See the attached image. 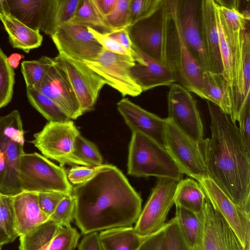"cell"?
Segmentation results:
<instances>
[{"label":"cell","mask_w":250,"mask_h":250,"mask_svg":"<svg viewBox=\"0 0 250 250\" xmlns=\"http://www.w3.org/2000/svg\"><path fill=\"white\" fill-rule=\"evenodd\" d=\"M72 194L76 202L75 224L84 235L131 227L142 211L140 196L112 165L73 187Z\"/></svg>","instance_id":"6da1fadb"},{"label":"cell","mask_w":250,"mask_h":250,"mask_svg":"<svg viewBox=\"0 0 250 250\" xmlns=\"http://www.w3.org/2000/svg\"><path fill=\"white\" fill-rule=\"evenodd\" d=\"M211 136L202 143L208 178L240 208L250 214V153L229 115L207 101Z\"/></svg>","instance_id":"7a4b0ae2"},{"label":"cell","mask_w":250,"mask_h":250,"mask_svg":"<svg viewBox=\"0 0 250 250\" xmlns=\"http://www.w3.org/2000/svg\"><path fill=\"white\" fill-rule=\"evenodd\" d=\"M24 132L20 112L0 117V193L14 196L22 192L19 179Z\"/></svg>","instance_id":"3957f363"},{"label":"cell","mask_w":250,"mask_h":250,"mask_svg":"<svg viewBox=\"0 0 250 250\" xmlns=\"http://www.w3.org/2000/svg\"><path fill=\"white\" fill-rule=\"evenodd\" d=\"M127 172L136 177L182 179L183 173L164 146L139 132H132Z\"/></svg>","instance_id":"277c9868"},{"label":"cell","mask_w":250,"mask_h":250,"mask_svg":"<svg viewBox=\"0 0 250 250\" xmlns=\"http://www.w3.org/2000/svg\"><path fill=\"white\" fill-rule=\"evenodd\" d=\"M178 0H168L170 23L168 38L167 58L177 83L200 98H208L203 78V70L183 40L177 16Z\"/></svg>","instance_id":"5b68a950"},{"label":"cell","mask_w":250,"mask_h":250,"mask_svg":"<svg viewBox=\"0 0 250 250\" xmlns=\"http://www.w3.org/2000/svg\"><path fill=\"white\" fill-rule=\"evenodd\" d=\"M170 23L168 0H162L158 8L150 16L128 26L126 29L133 46L169 66L167 44Z\"/></svg>","instance_id":"8992f818"},{"label":"cell","mask_w":250,"mask_h":250,"mask_svg":"<svg viewBox=\"0 0 250 250\" xmlns=\"http://www.w3.org/2000/svg\"><path fill=\"white\" fill-rule=\"evenodd\" d=\"M19 179L22 192L72 194L73 187L65 169L37 152L24 153L21 156Z\"/></svg>","instance_id":"52a82bcc"},{"label":"cell","mask_w":250,"mask_h":250,"mask_svg":"<svg viewBox=\"0 0 250 250\" xmlns=\"http://www.w3.org/2000/svg\"><path fill=\"white\" fill-rule=\"evenodd\" d=\"M79 131L71 120L48 122L41 131L34 134L31 142L46 157L65 165L85 166L74 155V143Z\"/></svg>","instance_id":"ba28073f"},{"label":"cell","mask_w":250,"mask_h":250,"mask_svg":"<svg viewBox=\"0 0 250 250\" xmlns=\"http://www.w3.org/2000/svg\"><path fill=\"white\" fill-rule=\"evenodd\" d=\"M164 146L183 174L197 182L208 178L202 143L190 139L167 118Z\"/></svg>","instance_id":"9c48e42d"},{"label":"cell","mask_w":250,"mask_h":250,"mask_svg":"<svg viewBox=\"0 0 250 250\" xmlns=\"http://www.w3.org/2000/svg\"><path fill=\"white\" fill-rule=\"evenodd\" d=\"M53 59L54 64L65 74L83 113L94 110L105 81L83 61L62 54Z\"/></svg>","instance_id":"30bf717a"},{"label":"cell","mask_w":250,"mask_h":250,"mask_svg":"<svg viewBox=\"0 0 250 250\" xmlns=\"http://www.w3.org/2000/svg\"><path fill=\"white\" fill-rule=\"evenodd\" d=\"M110 86L123 96L140 95L142 90L132 78L130 68L135 61L131 56L114 53L104 48L94 61H83Z\"/></svg>","instance_id":"8fae6325"},{"label":"cell","mask_w":250,"mask_h":250,"mask_svg":"<svg viewBox=\"0 0 250 250\" xmlns=\"http://www.w3.org/2000/svg\"><path fill=\"white\" fill-rule=\"evenodd\" d=\"M167 119L190 139L202 143L203 125L190 92L177 83H173L167 95Z\"/></svg>","instance_id":"7c38bea8"},{"label":"cell","mask_w":250,"mask_h":250,"mask_svg":"<svg viewBox=\"0 0 250 250\" xmlns=\"http://www.w3.org/2000/svg\"><path fill=\"white\" fill-rule=\"evenodd\" d=\"M178 182L169 178H158L134 227L138 234L148 236L164 226L167 215L174 204Z\"/></svg>","instance_id":"4fadbf2b"},{"label":"cell","mask_w":250,"mask_h":250,"mask_svg":"<svg viewBox=\"0 0 250 250\" xmlns=\"http://www.w3.org/2000/svg\"><path fill=\"white\" fill-rule=\"evenodd\" d=\"M200 236L189 250H245L237 237L206 197Z\"/></svg>","instance_id":"5bb4252c"},{"label":"cell","mask_w":250,"mask_h":250,"mask_svg":"<svg viewBox=\"0 0 250 250\" xmlns=\"http://www.w3.org/2000/svg\"><path fill=\"white\" fill-rule=\"evenodd\" d=\"M51 37L59 54L82 61L95 60L103 49L87 28L70 22L59 26Z\"/></svg>","instance_id":"9a60e30c"},{"label":"cell","mask_w":250,"mask_h":250,"mask_svg":"<svg viewBox=\"0 0 250 250\" xmlns=\"http://www.w3.org/2000/svg\"><path fill=\"white\" fill-rule=\"evenodd\" d=\"M212 206L234 232L245 250H250V214L237 206L209 178L198 182Z\"/></svg>","instance_id":"2e32d148"},{"label":"cell","mask_w":250,"mask_h":250,"mask_svg":"<svg viewBox=\"0 0 250 250\" xmlns=\"http://www.w3.org/2000/svg\"><path fill=\"white\" fill-rule=\"evenodd\" d=\"M199 0H178L177 16L183 40L203 71H210L202 37Z\"/></svg>","instance_id":"e0dca14e"},{"label":"cell","mask_w":250,"mask_h":250,"mask_svg":"<svg viewBox=\"0 0 250 250\" xmlns=\"http://www.w3.org/2000/svg\"><path fill=\"white\" fill-rule=\"evenodd\" d=\"M33 88L56 103L71 119L83 114L65 74L55 64Z\"/></svg>","instance_id":"ac0fdd59"},{"label":"cell","mask_w":250,"mask_h":250,"mask_svg":"<svg viewBox=\"0 0 250 250\" xmlns=\"http://www.w3.org/2000/svg\"><path fill=\"white\" fill-rule=\"evenodd\" d=\"M117 108L132 132H140L164 146L167 118L146 110L127 98L120 100Z\"/></svg>","instance_id":"d6986e66"},{"label":"cell","mask_w":250,"mask_h":250,"mask_svg":"<svg viewBox=\"0 0 250 250\" xmlns=\"http://www.w3.org/2000/svg\"><path fill=\"white\" fill-rule=\"evenodd\" d=\"M132 46L143 61L142 62H135L130 68V73L143 92L160 86H170L176 83L174 74L168 65Z\"/></svg>","instance_id":"ffe728a7"},{"label":"cell","mask_w":250,"mask_h":250,"mask_svg":"<svg viewBox=\"0 0 250 250\" xmlns=\"http://www.w3.org/2000/svg\"><path fill=\"white\" fill-rule=\"evenodd\" d=\"M215 8L216 2L214 0H200V26L203 45L210 65V71L223 75V69L220 52L219 35Z\"/></svg>","instance_id":"44dd1931"},{"label":"cell","mask_w":250,"mask_h":250,"mask_svg":"<svg viewBox=\"0 0 250 250\" xmlns=\"http://www.w3.org/2000/svg\"><path fill=\"white\" fill-rule=\"evenodd\" d=\"M12 204L15 228L19 237L48 220L40 209L36 193L23 191L12 196Z\"/></svg>","instance_id":"7402d4cb"},{"label":"cell","mask_w":250,"mask_h":250,"mask_svg":"<svg viewBox=\"0 0 250 250\" xmlns=\"http://www.w3.org/2000/svg\"><path fill=\"white\" fill-rule=\"evenodd\" d=\"M50 0H7L9 13L13 17L34 30L42 31Z\"/></svg>","instance_id":"603a6c76"},{"label":"cell","mask_w":250,"mask_h":250,"mask_svg":"<svg viewBox=\"0 0 250 250\" xmlns=\"http://www.w3.org/2000/svg\"><path fill=\"white\" fill-rule=\"evenodd\" d=\"M0 20L14 48L29 53L30 50L41 45L43 37L39 30L31 29L10 14L0 15Z\"/></svg>","instance_id":"cb8c5ba5"},{"label":"cell","mask_w":250,"mask_h":250,"mask_svg":"<svg viewBox=\"0 0 250 250\" xmlns=\"http://www.w3.org/2000/svg\"><path fill=\"white\" fill-rule=\"evenodd\" d=\"M99 236L103 250H138L149 235H140L131 226L103 230Z\"/></svg>","instance_id":"d4e9b609"},{"label":"cell","mask_w":250,"mask_h":250,"mask_svg":"<svg viewBox=\"0 0 250 250\" xmlns=\"http://www.w3.org/2000/svg\"><path fill=\"white\" fill-rule=\"evenodd\" d=\"M206 196L198 182L189 178L182 179L177 184L174 202L195 214L202 213Z\"/></svg>","instance_id":"484cf974"},{"label":"cell","mask_w":250,"mask_h":250,"mask_svg":"<svg viewBox=\"0 0 250 250\" xmlns=\"http://www.w3.org/2000/svg\"><path fill=\"white\" fill-rule=\"evenodd\" d=\"M203 78L207 101L217 105L230 116L232 111L231 93L223 75L204 71Z\"/></svg>","instance_id":"4316f807"},{"label":"cell","mask_w":250,"mask_h":250,"mask_svg":"<svg viewBox=\"0 0 250 250\" xmlns=\"http://www.w3.org/2000/svg\"><path fill=\"white\" fill-rule=\"evenodd\" d=\"M83 1V0H50L42 32L52 36L59 26L69 22L74 17Z\"/></svg>","instance_id":"83f0119b"},{"label":"cell","mask_w":250,"mask_h":250,"mask_svg":"<svg viewBox=\"0 0 250 250\" xmlns=\"http://www.w3.org/2000/svg\"><path fill=\"white\" fill-rule=\"evenodd\" d=\"M68 22L91 28L104 34L113 31L100 10L96 0H83L74 17Z\"/></svg>","instance_id":"f1b7e54d"},{"label":"cell","mask_w":250,"mask_h":250,"mask_svg":"<svg viewBox=\"0 0 250 250\" xmlns=\"http://www.w3.org/2000/svg\"><path fill=\"white\" fill-rule=\"evenodd\" d=\"M61 226L48 220L30 232L20 236V250H48Z\"/></svg>","instance_id":"f546056e"},{"label":"cell","mask_w":250,"mask_h":250,"mask_svg":"<svg viewBox=\"0 0 250 250\" xmlns=\"http://www.w3.org/2000/svg\"><path fill=\"white\" fill-rule=\"evenodd\" d=\"M29 103L48 122H62L71 119L53 101L33 87H26Z\"/></svg>","instance_id":"4dcf8cb0"},{"label":"cell","mask_w":250,"mask_h":250,"mask_svg":"<svg viewBox=\"0 0 250 250\" xmlns=\"http://www.w3.org/2000/svg\"><path fill=\"white\" fill-rule=\"evenodd\" d=\"M175 207V217L188 245L191 248L202 232V212L197 214L179 206Z\"/></svg>","instance_id":"1f68e13d"},{"label":"cell","mask_w":250,"mask_h":250,"mask_svg":"<svg viewBox=\"0 0 250 250\" xmlns=\"http://www.w3.org/2000/svg\"><path fill=\"white\" fill-rule=\"evenodd\" d=\"M19 237L15 228L12 197L0 193V244L13 242Z\"/></svg>","instance_id":"d6a6232c"},{"label":"cell","mask_w":250,"mask_h":250,"mask_svg":"<svg viewBox=\"0 0 250 250\" xmlns=\"http://www.w3.org/2000/svg\"><path fill=\"white\" fill-rule=\"evenodd\" d=\"M54 64V59L47 56L38 60L23 61L21 70L26 87H33L42 82Z\"/></svg>","instance_id":"836d02e7"},{"label":"cell","mask_w":250,"mask_h":250,"mask_svg":"<svg viewBox=\"0 0 250 250\" xmlns=\"http://www.w3.org/2000/svg\"><path fill=\"white\" fill-rule=\"evenodd\" d=\"M73 154L85 166L103 164V157L96 146L83 137L80 133L75 139Z\"/></svg>","instance_id":"e575fe53"},{"label":"cell","mask_w":250,"mask_h":250,"mask_svg":"<svg viewBox=\"0 0 250 250\" xmlns=\"http://www.w3.org/2000/svg\"><path fill=\"white\" fill-rule=\"evenodd\" d=\"M14 83V69L9 64L7 56L0 47V108L11 101Z\"/></svg>","instance_id":"d590c367"},{"label":"cell","mask_w":250,"mask_h":250,"mask_svg":"<svg viewBox=\"0 0 250 250\" xmlns=\"http://www.w3.org/2000/svg\"><path fill=\"white\" fill-rule=\"evenodd\" d=\"M164 245L165 250H189L175 217L165 225Z\"/></svg>","instance_id":"8d00e7d4"},{"label":"cell","mask_w":250,"mask_h":250,"mask_svg":"<svg viewBox=\"0 0 250 250\" xmlns=\"http://www.w3.org/2000/svg\"><path fill=\"white\" fill-rule=\"evenodd\" d=\"M80 234L71 226H61L51 240L48 250H74Z\"/></svg>","instance_id":"74e56055"},{"label":"cell","mask_w":250,"mask_h":250,"mask_svg":"<svg viewBox=\"0 0 250 250\" xmlns=\"http://www.w3.org/2000/svg\"><path fill=\"white\" fill-rule=\"evenodd\" d=\"M130 2L131 0H116L111 12L106 17V22L113 31L129 26Z\"/></svg>","instance_id":"f35d334b"},{"label":"cell","mask_w":250,"mask_h":250,"mask_svg":"<svg viewBox=\"0 0 250 250\" xmlns=\"http://www.w3.org/2000/svg\"><path fill=\"white\" fill-rule=\"evenodd\" d=\"M76 202L72 194H68L59 204L48 220L55 222L62 227L71 225L74 219Z\"/></svg>","instance_id":"ab89813d"},{"label":"cell","mask_w":250,"mask_h":250,"mask_svg":"<svg viewBox=\"0 0 250 250\" xmlns=\"http://www.w3.org/2000/svg\"><path fill=\"white\" fill-rule=\"evenodd\" d=\"M162 0H131L129 26L150 16L158 8Z\"/></svg>","instance_id":"60d3db41"},{"label":"cell","mask_w":250,"mask_h":250,"mask_svg":"<svg viewBox=\"0 0 250 250\" xmlns=\"http://www.w3.org/2000/svg\"><path fill=\"white\" fill-rule=\"evenodd\" d=\"M110 164L95 166H75L69 169L67 178L72 184L78 185L91 179L99 171L109 167Z\"/></svg>","instance_id":"b9f144b4"},{"label":"cell","mask_w":250,"mask_h":250,"mask_svg":"<svg viewBox=\"0 0 250 250\" xmlns=\"http://www.w3.org/2000/svg\"><path fill=\"white\" fill-rule=\"evenodd\" d=\"M68 194H69L55 191L38 193V203L41 210L49 218Z\"/></svg>","instance_id":"7bdbcfd3"},{"label":"cell","mask_w":250,"mask_h":250,"mask_svg":"<svg viewBox=\"0 0 250 250\" xmlns=\"http://www.w3.org/2000/svg\"><path fill=\"white\" fill-rule=\"evenodd\" d=\"M87 29L105 50L116 54L132 56V54L129 51L106 34L99 33L91 28Z\"/></svg>","instance_id":"ee69618b"},{"label":"cell","mask_w":250,"mask_h":250,"mask_svg":"<svg viewBox=\"0 0 250 250\" xmlns=\"http://www.w3.org/2000/svg\"><path fill=\"white\" fill-rule=\"evenodd\" d=\"M238 122L243 144L248 152L250 153V101L243 107Z\"/></svg>","instance_id":"f6af8a7d"},{"label":"cell","mask_w":250,"mask_h":250,"mask_svg":"<svg viewBox=\"0 0 250 250\" xmlns=\"http://www.w3.org/2000/svg\"><path fill=\"white\" fill-rule=\"evenodd\" d=\"M164 226L157 231L149 235L141 245L138 250H165Z\"/></svg>","instance_id":"bcb514c9"},{"label":"cell","mask_w":250,"mask_h":250,"mask_svg":"<svg viewBox=\"0 0 250 250\" xmlns=\"http://www.w3.org/2000/svg\"><path fill=\"white\" fill-rule=\"evenodd\" d=\"M78 250H103L99 232H93L84 234L78 246Z\"/></svg>","instance_id":"7dc6e473"},{"label":"cell","mask_w":250,"mask_h":250,"mask_svg":"<svg viewBox=\"0 0 250 250\" xmlns=\"http://www.w3.org/2000/svg\"><path fill=\"white\" fill-rule=\"evenodd\" d=\"M106 35L129 51L132 54L133 58L135 56L136 52L132 48V43L126 28L113 31Z\"/></svg>","instance_id":"c3c4849f"},{"label":"cell","mask_w":250,"mask_h":250,"mask_svg":"<svg viewBox=\"0 0 250 250\" xmlns=\"http://www.w3.org/2000/svg\"><path fill=\"white\" fill-rule=\"evenodd\" d=\"M115 1L116 0H96L100 10L105 18L111 12Z\"/></svg>","instance_id":"681fc988"},{"label":"cell","mask_w":250,"mask_h":250,"mask_svg":"<svg viewBox=\"0 0 250 250\" xmlns=\"http://www.w3.org/2000/svg\"><path fill=\"white\" fill-rule=\"evenodd\" d=\"M21 58L22 56L21 54L15 53L7 58V61L10 65L14 69L17 67Z\"/></svg>","instance_id":"f907efd6"},{"label":"cell","mask_w":250,"mask_h":250,"mask_svg":"<svg viewBox=\"0 0 250 250\" xmlns=\"http://www.w3.org/2000/svg\"><path fill=\"white\" fill-rule=\"evenodd\" d=\"M10 14L7 0H0V15Z\"/></svg>","instance_id":"816d5d0a"},{"label":"cell","mask_w":250,"mask_h":250,"mask_svg":"<svg viewBox=\"0 0 250 250\" xmlns=\"http://www.w3.org/2000/svg\"><path fill=\"white\" fill-rule=\"evenodd\" d=\"M2 246H3V245H1V244H0V250H1V249H2Z\"/></svg>","instance_id":"f5cc1de1"}]
</instances>
